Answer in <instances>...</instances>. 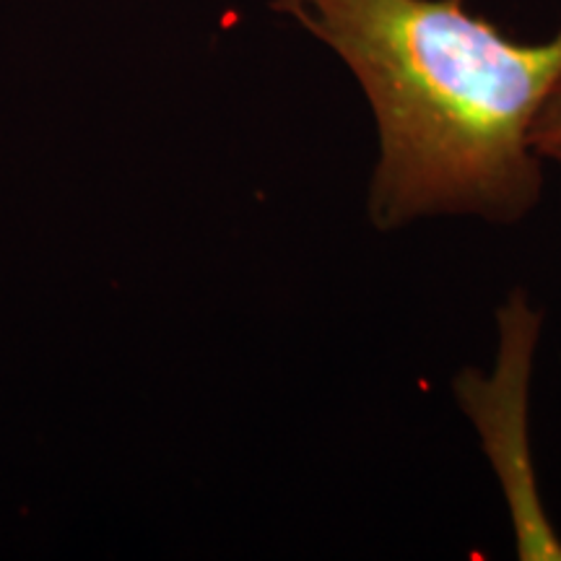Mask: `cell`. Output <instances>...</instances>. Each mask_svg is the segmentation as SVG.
Wrapping results in <instances>:
<instances>
[{
	"mask_svg": "<svg viewBox=\"0 0 561 561\" xmlns=\"http://www.w3.org/2000/svg\"><path fill=\"white\" fill-rule=\"evenodd\" d=\"M339 58L375 121L367 221L517 227L541 206L530 130L561 79V30L517 42L468 0H271Z\"/></svg>",
	"mask_w": 561,
	"mask_h": 561,
	"instance_id": "1",
	"label": "cell"
},
{
	"mask_svg": "<svg viewBox=\"0 0 561 561\" xmlns=\"http://www.w3.org/2000/svg\"><path fill=\"white\" fill-rule=\"evenodd\" d=\"M541 333L543 312L533 305L530 294L517 286L496 310L494 367L491 371L460 369L453 392L500 481L517 557L561 561V538L546 515L528 434L530 375Z\"/></svg>",
	"mask_w": 561,
	"mask_h": 561,
	"instance_id": "2",
	"label": "cell"
},
{
	"mask_svg": "<svg viewBox=\"0 0 561 561\" xmlns=\"http://www.w3.org/2000/svg\"><path fill=\"white\" fill-rule=\"evenodd\" d=\"M530 144L541 157L551 146L561 144V79L551 89V94L546 96L541 112L536 115V123H533L530 130Z\"/></svg>",
	"mask_w": 561,
	"mask_h": 561,
	"instance_id": "3",
	"label": "cell"
},
{
	"mask_svg": "<svg viewBox=\"0 0 561 561\" xmlns=\"http://www.w3.org/2000/svg\"><path fill=\"white\" fill-rule=\"evenodd\" d=\"M543 159H546V161H551L553 167H559V170H561V144L551 146V149L543 153Z\"/></svg>",
	"mask_w": 561,
	"mask_h": 561,
	"instance_id": "4",
	"label": "cell"
}]
</instances>
